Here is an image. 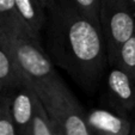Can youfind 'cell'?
<instances>
[{"mask_svg": "<svg viewBox=\"0 0 135 135\" xmlns=\"http://www.w3.org/2000/svg\"><path fill=\"white\" fill-rule=\"evenodd\" d=\"M46 13L42 38L48 57L85 91L94 92L109 68L99 23L83 15L69 0H53Z\"/></svg>", "mask_w": 135, "mask_h": 135, "instance_id": "1", "label": "cell"}, {"mask_svg": "<svg viewBox=\"0 0 135 135\" xmlns=\"http://www.w3.org/2000/svg\"><path fill=\"white\" fill-rule=\"evenodd\" d=\"M0 44L10 53L46 110L72 93L57 75L42 44L32 40L8 38H0Z\"/></svg>", "mask_w": 135, "mask_h": 135, "instance_id": "2", "label": "cell"}, {"mask_svg": "<svg viewBox=\"0 0 135 135\" xmlns=\"http://www.w3.org/2000/svg\"><path fill=\"white\" fill-rule=\"evenodd\" d=\"M99 26L109 66H115L121 46L135 33V15L126 0H100Z\"/></svg>", "mask_w": 135, "mask_h": 135, "instance_id": "3", "label": "cell"}, {"mask_svg": "<svg viewBox=\"0 0 135 135\" xmlns=\"http://www.w3.org/2000/svg\"><path fill=\"white\" fill-rule=\"evenodd\" d=\"M109 108L127 115L135 110V80L118 66H109L104 79Z\"/></svg>", "mask_w": 135, "mask_h": 135, "instance_id": "4", "label": "cell"}, {"mask_svg": "<svg viewBox=\"0 0 135 135\" xmlns=\"http://www.w3.org/2000/svg\"><path fill=\"white\" fill-rule=\"evenodd\" d=\"M48 115L61 135H91L85 112L73 94L56 103Z\"/></svg>", "mask_w": 135, "mask_h": 135, "instance_id": "5", "label": "cell"}, {"mask_svg": "<svg viewBox=\"0 0 135 135\" xmlns=\"http://www.w3.org/2000/svg\"><path fill=\"white\" fill-rule=\"evenodd\" d=\"M16 135H31L35 92L29 84L5 91Z\"/></svg>", "mask_w": 135, "mask_h": 135, "instance_id": "6", "label": "cell"}, {"mask_svg": "<svg viewBox=\"0 0 135 135\" xmlns=\"http://www.w3.org/2000/svg\"><path fill=\"white\" fill-rule=\"evenodd\" d=\"M91 135H129V116L112 108H94L85 112Z\"/></svg>", "mask_w": 135, "mask_h": 135, "instance_id": "7", "label": "cell"}, {"mask_svg": "<svg viewBox=\"0 0 135 135\" xmlns=\"http://www.w3.org/2000/svg\"><path fill=\"white\" fill-rule=\"evenodd\" d=\"M0 38L36 41L18 15L15 0H0Z\"/></svg>", "mask_w": 135, "mask_h": 135, "instance_id": "8", "label": "cell"}, {"mask_svg": "<svg viewBox=\"0 0 135 135\" xmlns=\"http://www.w3.org/2000/svg\"><path fill=\"white\" fill-rule=\"evenodd\" d=\"M18 15L36 41L42 44V32L46 24V8L36 0H15Z\"/></svg>", "mask_w": 135, "mask_h": 135, "instance_id": "9", "label": "cell"}, {"mask_svg": "<svg viewBox=\"0 0 135 135\" xmlns=\"http://www.w3.org/2000/svg\"><path fill=\"white\" fill-rule=\"evenodd\" d=\"M0 84L4 92L29 84L7 50L0 44Z\"/></svg>", "mask_w": 135, "mask_h": 135, "instance_id": "10", "label": "cell"}, {"mask_svg": "<svg viewBox=\"0 0 135 135\" xmlns=\"http://www.w3.org/2000/svg\"><path fill=\"white\" fill-rule=\"evenodd\" d=\"M56 134H57V129H56L53 120L48 115L47 110L44 109L40 98L35 93L31 135H56Z\"/></svg>", "mask_w": 135, "mask_h": 135, "instance_id": "11", "label": "cell"}, {"mask_svg": "<svg viewBox=\"0 0 135 135\" xmlns=\"http://www.w3.org/2000/svg\"><path fill=\"white\" fill-rule=\"evenodd\" d=\"M115 66L126 71L135 80V33L121 46Z\"/></svg>", "mask_w": 135, "mask_h": 135, "instance_id": "12", "label": "cell"}, {"mask_svg": "<svg viewBox=\"0 0 135 135\" xmlns=\"http://www.w3.org/2000/svg\"><path fill=\"white\" fill-rule=\"evenodd\" d=\"M0 135H16L5 92L0 94Z\"/></svg>", "mask_w": 135, "mask_h": 135, "instance_id": "13", "label": "cell"}, {"mask_svg": "<svg viewBox=\"0 0 135 135\" xmlns=\"http://www.w3.org/2000/svg\"><path fill=\"white\" fill-rule=\"evenodd\" d=\"M83 15L90 19L99 23V6L100 0H69Z\"/></svg>", "mask_w": 135, "mask_h": 135, "instance_id": "14", "label": "cell"}, {"mask_svg": "<svg viewBox=\"0 0 135 135\" xmlns=\"http://www.w3.org/2000/svg\"><path fill=\"white\" fill-rule=\"evenodd\" d=\"M36 1L41 4V5L43 6V7L46 8V10L49 7V6H50V4L53 3V0H36Z\"/></svg>", "mask_w": 135, "mask_h": 135, "instance_id": "15", "label": "cell"}, {"mask_svg": "<svg viewBox=\"0 0 135 135\" xmlns=\"http://www.w3.org/2000/svg\"><path fill=\"white\" fill-rule=\"evenodd\" d=\"M126 1H127V4L129 5V7L132 8L133 13L135 15V0H126Z\"/></svg>", "mask_w": 135, "mask_h": 135, "instance_id": "16", "label": "cell"}, {"mask_svg": "<svg viewBox=\"0 0 135 135\" xmlns=\"http://www.w3.org/2000/svg\"><path fill=\"white\" fill-rule=\"evenodd\" d=\"M129 135H135V121H132V126H130V133Z\"/></svg>", "mask_w": 135, "mask_h": 135, "instance_id": "17", "label": "cell"}, {"mask_svg": "<svg viewBox=\"0 0 135 135\" xmlns=\"http://www.w3.org/2000/svg\"><path fill=\"white\" fill-rule=\"evenodd\" d=\"M4 92V89H3V86H1V84H0V94Z\"/></svg>", "mask_w": 135, "mask_h": 135, "instance_id": "18", "label": "cell"}]
</instances>
